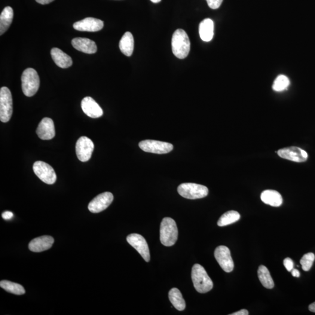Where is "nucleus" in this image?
Here are the masks:
<instances>
[{"mask_svg": "<svg viewBox=\"0 0 315 315\" xmlns=\"http://www.w3.org/2000/svg\"><path fill=\"white\" fill-rule=\"evenodd\" d=\"M215 25L212 20L207 18L202 21L199 25V34L200 38L204 42L212 41L214 36Z\"/></svg>", "mask_w": 315, "mask_h": 315, "instance_id": "nucleus-21", "label": "nucleus"}, {"mask_svg": "<svg viewBox=\"0 0 315 315\" xmlns=\"http://www.w3.org/2000/svg\"><path fill=\"white\" fill-rule=\"evenodd\" d=\"M291 273L293 277H299V276H300V273H299V271L297 270V269L293 268L291 271Z\"/></svg>", "mask_w": 315, "mask_h": 315, "instance_id": "nucleus-35", "label": "nucleus"}, {"mask_svg": "<svg viewBox=\"0 0 315 315\" xmlns=\"http://www.w3.org/2000/svg\"><path fill=\"white\" fill-rule=\"evenodd\" d=\"M13 115V98L11 91L7 87L0 90V120L3 123L10 121Z\"/></svg>", "mask_w": 315, "mask_h": 315, "instance_id": "nucleus-6", "label": "nucleus"}, {"mask_svg": "<svg viewBox=\"0 0 315 315\" xmlns=\"http://www.w3.org/2000/svg\"><path fill=\"white\" fill-rule=\"evenodd\" d=\"M81 108L85 115L91 118L101 117L103 114V110L93 97H85L81 101Z\"/></svg>", "mask_w": 315, "mask_h": 315, "instance_id": "nucleus-15", "label": "nucleus"}, {"mask_svg": "<svg viewBox=\"0 0 315 315\" xmlns=\"http://www.w3.org/2000/svg\"><path fill=\"white\" fill-rule=\"evenodd\" d=\"M13 213L11 212H8V211H7V212H5L2 214V217L5 220L11 219L12 218H13Z\"/></svg>", "mask_w": 315, "mask_h": 315, "instance_id": "nucleus-32", "label": "nucleus"}, {"mask_svg": "<svg viewBox=\"0 0 315 315\" xmlns=\"http://www.w3.org/2000/svg\"><path fill=\"white\" fill-rule=\"evenodd\" d=\"M309 310H310V311L313 312V313H315V302L309 306Z\"/></svg>", "mask_w": 315, "mask_h": 315, "instance_id": "nucleus-36", "label": "nucleus"}, {"mask_svg": "<svg viewBox=\"0 0 315 315\" xmlns=\"http://www.w3.org/2000/svg\"><path fill=\"white\" fill-rule=\"evenodd\" d=\"M36 133L39 138L43 140H49L53 139L56 133H55L53 120L48 118L43 119L36 129Z\"/></svg>", "mask_w": 315, "mask_h": 315, "instance_id": "nucleus-16", "label": "nucleus"}, {"mask_svg": "<svg viewBox=\"0 0 315 315\" xmlns=\"http://www.w3.org/2000/svg\"><path fill=\"white\" fill-rule=\"evenodd\" d=\"M23 91L25 96L31 97L37 93L40 86V79L37 72L32 68L27 69L23 73Z\"/></svg>", "mask_w": 315, "mask_h": 315, "instance_id": "nucleus-4", "label": "nucleus"}, {"mask_svg": "<svg viewBox=\"0 0 315 315\" xmlns=\"http://www.w3.org/2000/svg\"><path fill=\"white\" fill-rule=\"evenodd\" d=\"M209 7L213 10H216L221 6L223 0H206Z\"/></svg>", "mask_w": 315, "mask_h": 315, "instance_id": "nucleus-30", "label": "nucleus"}, {"mask_svg": "<svg viewBox=\"0 0 315 315\" xmlns=\"http://www.w3.org/2000/svg\"><path fill=\"white\" fill-rule=\"evenodd\" d=\"M178 237V229L172 218L166 217L161 222L160 227L161 242L165 246H172Z\"/></svg>", "mask_w": 315, "mask_h": 315, "instance_id": "nucleus-3", "label": "nucleus"}, {"mask_svg": "<svg viewBox=\"0 0 315 315\" xmlns=\"http://www.w3.org/2000/svg\"><path fill=\"white\" fill-rule=\"evenodd\" d=\"M114 200V195L111 192H105L97 195L88 205L91 213H99L108 208Z\"/></svg>", "mask_w": 315, "mask_h": 315, "instance_id": "nucleus-12", "label": "nucleus"}, {"mask_svg": "<svg viewBox=\"0 0 315 315\" xmlns=\"http://www.w3.org/2000/svg\"><path fill=\"white\" fill-rule=\"evenodd\" d=\"M33 172L47 184L53 185L56 181V173L50 165L43 161H36L33 165Z\"/></svg>", "mask_w": 315, "mask_h": 315, "instance_id": "nucleus-7", "label": "nucleus"}, {"mask_svg": "<svg viewBox=\"0 0 315 315\" xmlns=\"http://www.w3.org/2000/svg\"><path fill=\"white\" fill-rule=\"evenodd\" d=\"M150 1L154 3H158L160 2L161 0H150Z\"/></svg>", "mask_w": 315, "mask_h": 315, "instance_id": "nucleus-37", "label": "nucleus"}, {"mask_svg": "<svg viewBox=\"0 0 315 315\" xmlns=\"http://www.w3.org/2000/svg\"><path fill=\"white\" fill-rule=\"evenodd\" d=\"M50 53L52 59L60 68L67 69L72 66L73 60L71 57L61 50L60 48H52Z\"/></svg>", "mask_w": 315, "mask_h": 315, "instance_id": "nucleus-19", "label": "nucleus"}, {"mask_svg": "<svg viewBox=\"0 0 315 315\" xmlns=\"http://www.w3.org/2000/svg\"><path fill=\"white\" fill-rule=\"evenodd\" d=\"M192 279L197 291L204 293L209 292L213 288V283L203 266L195 264L193 266Z\"/></svg>", "mask_w": 315, "mask_h": 315, "instance_id": "nucleus-1", "label": "nucleus"}, {"mask_svg": "<svg viewBox=\"0 0 315 315\" xmlns=\"http://www.w3.org/2000/svg\"><path fill=\"white\" fill-rule=\"evenodd\" d=\"M139 146L144 151L158 154H168L173 148L172 144L153 140L142 141Z\"/></svg>", "mask_w": 315, "mask_h": 315, "instance_id": "nucleus-8", "label": "nucleus"}, {"mask_svg": "<svg viewBox=\"0 0 315 315\" xmlns=\"http://www.w3.org/2000/svg\"><path fill=\"white\" fill-rule=\"evenodd\" d=\"M258 277L260 281L265 288L267 289H272L274 288V283L272 278L270 272H269L267 267L265 266H260L258 271Z\"/></svg>", "mask_w": 315, "mask_h": 315, "instance_id": "nucleus-25", "label": "nucleus"}, {"mask_svg": "<svg viewBox=\"0 0 315 315\" xmlns=\"http://www.w3.org/2000/svg\"><path fill=\"white\" fill-rule=\"evenodd\" d=\"M261 198L264 203L273 207H279L283 203L281 195L273 190H266L263 192Z\"/></svg>", "mask_w": 315, "mask_h": 315, "instance_id": "nucleus-20", "label": "nucleus"}, {"mask_svg": "<svg viewBox=\"0 0 315 315\" xmlns=\"http://www.w3.org/2000/svg\"><path fill=\"white\" fill-rule=\"evenodd\" d=\"M54 238L50 236H42L35 238L29 244V249L33 252H42L51 248L54 243Z\"/></svg>", "mask_w": 315, "mask_h": 315, "instance_id": "nucleus-17", "label": "nucleus"}, {"mask_svg": "<svg viewBox=\"0 0 315 315\" xmlns=\"http://www.w3.org/2000/svg\"><path fill=\"white\" fill-rule=\"evenodd\" d=\"M14 11L11 7H6L0 15V35L7 31L13 22Z\"/></svg>", "mask_w": 315, "mask_h": 315, "instance_id": "nucleus-23", "label": "nucleus"}, {"mask_svg": "<svg viewBox=\"0 0 315 315\" xmlns=\"http://www.w3.org/2000/svg\"><path fill=\"white\" fill-rule=\"evenodd\" d=\"M75 149L78 160L85 163L91 158L94 149V143L87 137H81L76 142Z\"/></svg>", "mask_w": 315, "mask_h": 315, "instance_id": "nucleus-10", "label": "nucleus"}, {"mask_svg": "<svg viewBox=\"0 0 315 315\" xmlns=\"http://www.w3.org/2000/svg\"><path fill=\"white\" fill-rule=\"evenodd\" d=\"M177 192L183 197L191 200L204 198L209 194L206 186L192 183H182L177 188Z\"/></svg>", "mask_w": 315, "mask_h": 315, "instance_id": "nucleus-5", "label": "nucleus"}, {"mask_svg": "<svg viewBox=\"0 0 315 315\" xmlns=\"http://www.w3.org/2000/svg\"><path fill=\"white\" fill-rule=\"evenodd\" d=\"M134 47V38L131 33H124L119 42V48L125 56L130 57L132 55Z\"/></svg>", "mask_w": 315, "mask_h": 315, "instance_id": "nucleus-22", "label": "nucleus"}, {"mask_svg": "<svg viewBox=\"0 0 315 315\" xmlns=\"http://www.w3.org/2000/svg\"><path fill=\"white\" fill-rule=\"evenodd\" d=\"M315 256L313 253H308L303 256L300 261L303 270L308 271L310 270L315 261Z\"/></svg>", "mask_w": 315, "mask_h": 315, "instance_id": "nucleus-29", "label": "nucleus"}, {"mask_svg": "<svg viewBox=\"0 0 315 315\" xmlns=\"http://www.w3.org/2000/svg\"><path fill=\"white\" fill-rule=\"evenodd\" d=\"M231 315H248L249 313L246 310H242L240 311L237 312L234 314H230Z\"/></svg>", "mask_w": 315, "mask_h": 315, "instance_id": "nucleus-33", "label": "nucleus"}, {"mask_svg": "<svg viewBox=\"0 0 315 315\" xmlns=\"http://www.w3.org/2000/svg\"><path fill=\"white\" fill-rule=\"evenodd\" d=\"M103 26L102 21L97 18L88 17L75 23L73 27L79 31L94 32L102 29Z\"/></svg>", "mask_w": 315, "mask_h": 315, "instance_id": "nucleus-14", "label": "nucleus"}, {"mask_svg": "<svg viewBox=\"0 0 315 315\" xmlns=\"http://www.w3.org/2000/svg\"><path fill=\"white\" fill-rule=\"evenodd\" d=\"M169 299L176 310L180 311L185 310L186 308L185 301L178 289L173 288L170 291Z\"/></svg>", "mask_w": 315, "mask_h": 315, "instance_id": "nucleus-24", "label": "nucleus"}, {"mask_svg": "<svg viewBox=\"0 0 315 315\" xmlns=\"http://www.w3.org/2000/svg\"><path fill=\"white\" fill-rule=\"evenodd\" d=\"M283 264L288 271H291L294 266L292 260L289 258L284 260Z\"/></svg>", "mask_w": 315, "mask_h": 315, "instance_id": "nucleus-31", "label": "nucleus"}, {"mask_svg": "<svg viewBox=\"0 0 315 315\" xmlns=\"http://www.w3.org/2000/svg\"><path fill=\"white\" fill-rule=\"evenodd\" d=\"M277 154L281 158L296 163H304L308 160V153L296 146H290L280 149Z\"/></svg>", "mask_w": 315, "mask_h": 315, "instance_id": "nucleus-13", "label": "nucleus"}, {"mask_svg": "<svg viewBox=\"0 0 315 315\" xmlns=\"http://www.w3.org/2000/svg\"><path fill=\"white\" fill-rule=\"evenodd\" d=\"M72 45L76 50L87 54H94L97 51V47L91 39L83 38H76L72 40Z\"/></svg>", "mask_w": 315, "mask_h": 315, "instance_id": "nucleus-18", "label": "nucleus"}, {"mask_svg": "<svg viewBox=\"0 0 315 315\" xmlns=\"http://www.w3.org/2000/svg\"><path fill=\"white\" fill-rule=\"evenodd\" d=\"M290 84V79L284 75H278L273 85V90L276 92H281L287 90Z\"/></svg>", "mask_w": 315, "mask_h": 315, "instance_id": "nucleus-28", "label": "nucleus"}, {"mask_svg": "<svg viewBox=\"0 0 315 315\" xmlns=\"http://www.w3.org/2000/svg\"><path fill=\"white\" fill-rule=\"evenodd\" d=\"M172 49L174 55L178 59L187 57L191 50V42L184 30L178 29L174 32L172 39Z\"/></svg>", "mask_w": 315, "mask_h": 315, "instance_id": "nucleus-2", "label": "nucleus"}, {"mask_svg": "<svg viewBox=\"0 0 315 315\" xmlns=\"http://www.w3.org/2000/svg\"><path fill=\"white\" fill-rule=\"evenodd\" d=\"M0 287L6 291L15 295H24L25 293V290L22 286L19 284L11 282L10 281H1L0 282Z\"/></svg>", "mask_w": 315, "mask_h": 315, "instance_id": "nucleus-27", "label": "nucleus"}, {"mask_svg": "<svg viewBox=\"0 0 315 315\" xmlns=\"http://www.w3.org/2000/svg\"><path fill=\"white\" fill-rule=\"evenodd\" d=\"M215 256L223 270L227 273L233 271L234 264L228 247L225 246L217 247L215 250Z\"/></svg>", "mask_w": 315, "mask_h": 315, "instance_id": "nucleus-11", "label": "nucleus"}, {"mask_svg": "<svg viewBox=\"0 0 315 315\" xmlns=\"http://www.w3.org/2000/svg\"><path fill=\"white\" fill-rule=\"evenodd\" d=\"M53 1L54 0H36V1L38 2L39 4L42 5L49 4V3Z\"/></svg>", "mask_w": 315, "mask_h": 315, "instance_id": "nucleus-34", "label": "nucleus"}, {"mask_svg": "<svg viewBox=\"0 0 315 315\" xmlns=\"http://www.w3.org/2000/svg\"><path fill=\"white\" fill-rule=\"evenodd\" d=\"M127 241L133 246L146 262L150 261V253L145 238L138 234H131L127 237Z\"/></svg>", "mask_w": 315, "mask_h": 315, "instance_id": "nucleus-9", "label": "nucleus"}, {"mask_svg": "<svg viewBox=\"0 0 315 315\" xmlns=\"http://www.w3.org/2000/svg\"><path fill=\"white\" fill-rule=\"evenodd\" d=\"M240 218V213L236 211H229L220 217L217 224L219 227H224L239 221Z\"/></svg>", "mask_w": 315, "mask_h": 315, "instance_id": "nucleus-26", "label": "nucleus"}]
</instances>
